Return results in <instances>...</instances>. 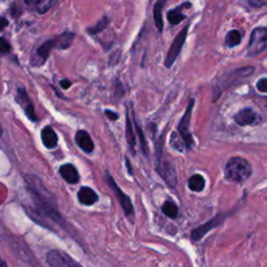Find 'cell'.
<instances>
[{"instance_id":"obj_2","label":"cell","mask_w":267,"mask_h":267,"mask_svg":"<svg viewBox=\"0 0 267 267\" xmlns=\"http://www.w3.org/2000/svg\"><path fill=\"white\" fill-rule=\"evenodd\" d=\"M252 176V166L248 160L240 157L231 158L226 168H224V177L235 184H241L248 180Z\"/></svg>"},{"instance_id":"obj_33","label":"cell","mask_w":267,"mask_h":267,"mask_svg":"<svg viewBox=\"0 0 267 267\" xmlns=\"http://www.w3.org/2000/svg\"><path fill=\"white\" fill-rule=\"evenodd\" d=\"M71 85H72V83H71L69 80H67V79L62 80V81L60 82V86H61L64 90L69 89V88L71 87Z\"/></svg>"},{"instance_id":"obj_38","label":"cell","mask_w":267,"mask_h":267,"mask_svg":"<svg viewBox=\"0 0 267 267\" xmlns=\"http://www.w3.org/2000/svg\"><path fill=\"white\" fill-rule=\"evenodd\" d=\"M1 135H2V126L0 124V137H1Z\"/></svg>"},{"instance_id":"obj_17","label":"cell","mask_w":267,"mask_h":267,"mask_svg":"<svg viewBox=\"0 0 267 267\" xmlns=\"http://www.w3.org/2000/svg\"><path fill=\"white\" fill-rule=\"evenodd\" d=\"M41 139L44 146L48 149L55 148L58 145V135L51 126H46L41 132Z\"/></svg>"},{"instance_id":"obj_5","label":"cell","mask_w":267,"mask_h":267,"mask_svg":"<svg viewBox=\"0 0 267 267\" xmlns=\"http://www.w3.org/2000/svg\"><path fill=\"white\" fill-rule=\"evenodd\" d=\"M267 48V27L261 26L252 31L248 46V56L256 57Z\"/></svg>"},{"instance_id":"obj_28","label":"cell","mask_w":267,"mask_h":267,"mask_svg":"<svg viewBox=\"0 0 267 267\" xmlns=\"http://www.w3.org/2000/svg\"><path fill=\"white\" fill-rule=\"evenodd\" d=\"M12 50V46L8 43V41L4 38H0V55H7Z\"/></svg>"},{"instance_id":"obj_15","label":"cell","mask_w":267,"mask_h":267,"mask_svg":"<svg viewBox=\"0 0 267 267\" xmlns=\"http://www.w3.org/2000/svg\"><path fill=\"white\" fill-rule=\"evenodd\" d=\"M76 142L83 152L90 154L94 151V143L91 136L86 131H79L76 135Z\"/></svg>"},{"instance_id":"obj_8","label":"cell","mask_w":267,"mask_h":267,"mask_svg":"<svg viewBox=\"0 0 267 267\" xmlns=\"http://www.w3.org/2000/svg\"><path fill=\"white\" fill-rule=\"evenodd\" d=\"M56 47H59L58 37L55 39H50V40L45 41L43 44L37 48L34 55L31 56V60H30L31 65H33L34 67H40L43 65V64L47 61L51 50Z\"/></svg>"},{"instance_id":"obj_29","label":"cell","mask_w":267,"mask_h":267,"mask_svg":"<svg viewBox=\"0 0 267 267\" xmlns=\"http://www.w3.org/2000/svg\"><path fill=\"white\" fill-rule=\"evenodd\" d=\"M257 89H258L260 92L267 93V78L260 79V80L257 82Z\"/></svg>"},{"instance_id":"obj_32","label":"cell","mask_w":267,"mask_h":267,"mask_svg":"<svg viewBox=\"0 0 267 267\" xmlns=\"http://www.w3.org/2000/svg\"><path fill=\"white\" fill-rule=\"evenodd\" d=\"M104 114L110 120H117L119 118V115L117 113H115V112H113V111H111V110H105Z\"/></svg>"},{"instance_id":"obj_19","label":"cell","mask_w":267,"mask_h":267,"mask_svg":"<svg viewBox=\"0 0 267 267\" xmlns=\"http://www.w3.org/2000/svg\"><path fill=\"white\" fill-rule=\"evenodd\" d=\"M206 180L201 175H193L188 180V187L194 192H201L205 189Z\"/></svg>"},{"instance_id":"obj_1","label":"cell","mask_w":267,"mask_h":267,"mask_svg":"<svg viewBox=\"0 0 267 267\" xmlns=\"http://www.w3.org/2000/svg\"><path fill=\"white\" fill-rule=\"evenodd\" d=\"M24 179L34 200L35 215L58 224H63V218L58 211L56 198L43 185L42 180L36 176H26Z\"/></svg>"},{"instance_id":"obj_36","label":"cell","mask_w":267,"mask_h":267,"mask_svg":"<svg viewBox=\"0 0 267 267\" xmlns=\"http://www.w3.org/2000/svg\"><path fill=\"white\" fill-rule=\"evenodd\" d=\"M125 162H126L127 169H129V173H130L131 175H133V169H132V167H131V163H130V161H129V158H127V157H125Z\"/></svg>"},{"instance_id":"obj_4","label":"cell","mask_w":267,"mask_h":267,"mask_svg":"<svg viewBox=\"0 0 267 267\" xmlns=\"http://www.w3.org/2000/svg\"><path fill=\"white\" fill-rule=\"evenodd\" d=\"M104 180H105V183L108 184V186L113 190V192H115V195L117 196V198H118V200L120 202V206L124 212V214L126 215V217L129 218L132 222H134L135 210H134V206H133V202H132L131 198L124 193V192L119 188L118 185H117L114 178L110 175V173H108V172L105 173Z\"/></svg>"},{"instance_id":"obj_11","label":"cell","mask_w":267,"mask_h":267,"mask_svg":"<svg viewBox=\"0 0 267 267\" xmlns=\"http://www.w3.org/2000/svg\"><path fill=\"white\" fill-rule=\"evenodd\" d=\"M234 119L238 125H241V126L256 125L261 122V117L253 109H250V108H245L239 111L236 115H235Z\"/></svg>"},{"instance_id":"obj_13","label":"cell","mask_w":267,"mask_h":267,"mask_svg":"<svg viewBox=\"0 0 267 267\" xmlns=\"http://www.w3.org/2000/svg\"><path fill=\"white\" fill-rule=\"evenodd\" d=\"M191 6H192V3L189 1H186V2H183L181 4H179L178 6L168 10L167 19L169 21V23L173 24V25L179 24L181 21L186 19V16L183 14V9L190 8Z\"/></svg>"},{"instance_id":"obj_23","label":"cell","mask_w":267,"mask_h":267,"mask_svg":"<svg viewBox=\"0 0 267 267\" xmlns=\"http://www.w3.org/2000/svg\"><path fill=\"white\" fill-rule=\"evenodd\" d=\"M162 212L169 218H177L178 214V209L174 201L167 200L162 206Z\"/></svg>"},{"instance_id":"obj_22","label":"cell","mask_w":267,"mask_h":267,"mask_svg":"<svg viewBox=\"0 0 267 267\" xmlns=\"http://www.w3.org/2000/svg\"><path fill=\"white\" fill-rule=\"evenodd\" d=\"M109 23H110L109 18L106 17V16H103L100 20L97 21V23H96L94 26L87 28V31H88V33L90 35H92V36L98 35L99 33H101L102 30H104L106 27H108Z\"/></svg>"},{"instance_id":"obj_35","label":"cell","mask_w":267,"mask_h":267,"mask_svg":"<svg viewBox=\"0 0 267 267\" xmlns=\"http://www.w3.org/2000/svg\"><path fill=\"white\" fill-rule=\"evenodd\" d=\"M8 25V20L4 17H0V31Z\"/></svg>"},{"instance_id":"obj_7","label":"cell","mask_w":267,"mask_h":267,"mask_svg":"<svg viewBox=\"0 0 267 267\" xmlns=\"http://www.w3.org/2000/svg\"><path fill=\"white\" fill-rule=\"evenodd\" d=\"M189 26H190V24H187L175 38L172 46H170V48L168 50L166 59H165V67L166 68H172L175 62L177 61L178 55L181 51V48H183L185 42H186Z\"/></svg>"},{"instance_id":"obj_25","label":"cell","mask_w":267,"mask_h":267,"mask_svg":"<svg viewBox=\"0 0 267 267\" xmlns=\"http://www.w3.org/2000/svg\"><path fill=\"white\" fill-rule=\"evenodd\" d=\"M170 145H172L175 149H177L178 152H184V149L187 148L183 138L176 132H174L172 134V137H170Z\"/></svg>"},{"instance_id":"obj_21","label":"cell","mask_w":267,"mask_h":267,"mask_svg":"<svg viewBox=\"0 0 267 267\" xmlns=\"http://www.w3.org/2000/svg\"><path fill=\"white\" fill-rule=\"evenodd\" d=\"M241 33L237 29H232L226 36V45L229 48H233L235 46H238L241 43Z\"/></svg>"},{"instance_id":"obj_24","label":"cell","mask_w":267,"mask_h":267,"mask_svg":"<svg viewBox=\"0 0 267 267\" xmlns=\"http://www.w3.org/2000/svg\"><path fill=\"white\" fill-rule=\"evenodd\" d=\"M74 35L71 31H65V33H63L62 35H60L58 37V41H59V48L61 49H66L68 47H70L72 41L74 39Z\"/></svg>"},{"instance_id":"obj_12","label":"cell","mask_w":267,"mask_h":267,"mask_svg":"<svg viewBox=\"0 0 267 267\" xmlns=\"http://www.w3.org/2000/svg\"><path fill=\"white\" fill-rule=\"evenodd\" d=\"M223 219H224L223 215H217L214 218H212L210 221H208L207 223L202 224V226L196 228L195 230H193L191 233L192 240L198 241V240L202 239L206 236V234H208L209 231L213 230L214 228L218 227L219 224H221L223 222Z\"/></svg>"},{"instance_id":"obj_30","label":"cell","mask_w":267,"mask_h":267,"mask_svg":"<svg viewBox=\"0 0 267 267\" xmlns=\"http://www.w3.org/2000/svg\"><path fill=\"white\" fill-rule=\"evenodd\" d=\"M21 12H22V10H21L20 7H18L16 2H13L12 4H10V14H12L13 17L18 18L21 14H22Z\"/></svg>"},{"instance_id":"obj_6","label":"cell","mask_w":267,"mask_h":267,"mask_svg":"<svg viewBox=\"0 0 267 267\" xmlns=\"http://www.w3.org/2000/svg\"><path fill=\"white\" fill-rule=\"evenodd\" d=\"M194 106V99H190L189 105L187 106V110L184 114V116L181 117V119L178 125V131L180 135V137L183 138V140L186 144L187 149H191L194 146V140L192 134L190 132V121H191V116H192V110H193Z\"/></svg>"},{"instance_id":"obj_20","label":"cell","mask_w":267,"mask_h":267,"mask_svg":"<svg viewBox=\"0 0 267 267\" xmlns=\"http://www.w3.org/2000/svg\"><path fill=\"white\" fill-rule=\"evenodd\" d=\"M125 134H126V140L127 144L131 147V151L133 154H135V146H136V138L133 132V126L132 122L130 119V114H129V109L126 111V126H125Z\"/></svg>"},{"instance_id":"obj_3","label":"cell","mask_w":267,"mask_h":267,"mask_svg":"<svg viewBox=\"0 0 267 267\" xmlns=\"http://www.w3.org/2000/svg\"><path fill=\"white\" fill-rule=\"evenodd\" d=\"M162 149V139L159 142V146L157 148V170L159 175L165 180V183L170 187L175 189L178 183V177L175 165L165 159L163 156Z\"/></svg>"},{"instance_id":"obj_27","label":"cell","mask_w":267,"mask_h":267,"mask_svg":"<svg viewBox=\"0 0 267 267\" xmlns=\"http://www.w3.org/2000/svg\"><path fill=\"white\" fill-rule=\"evenodd\" d=\"M52 4H53V0H42L41 3L36 7V9L39 14H44L48 12L49 8L52 6Z\"/></svg>"},{"instance_id":"obj_14","label":"cell","mask_w":267,"mask_h":267,"mask_svg":"<svg viewBox=\"0 0 267 267\" xmlns=\"http://www.w3.org/2000/svg\"><path fill=\"white\" fill-rule=\"evenodd\" d=\"M79 201L84 206H92L98 200V195L90 187H82L78 192Z\"/></svg>"},{"instance_id":"obj_26","label":"cell","mask_w":267,"mask_h":267,"mask_svg":"<svg viewBox=\"0 0 267 267\" xmlns=\"http://www.w3.org/2000/svg\"><path fill=\"white\" fill-rule=\"evenodd\" d=\"M135 125H136V131L138 133L139 141H140V147L142 149V153L144 154V156H148V147H147V143H146V139L144 137L142 129L140 127V125H139V123L136 119H135Z\"/></svg>"},{"instance_id":"obj_34","label":"cell","mask_w":267,"mask_h":267,"mask_svg":"<svg viewBox=\"0 0 267 267\" xmlns=\"http://www.w3.org/2000/svg\"><path fill=\"white\" fill-rule=\"evenodd\" d=\"M41 1L42 0H24L25 4L31 7H37L41 3Z\"/></svg>"},{"instance_id":"obj_10","label":"cell","mask_w":267,"mask_h":267,"mask_svg":"<svg viewBox=\"0 0 267 267\" xmlns=\"http://www.w3.org/2000/svg\"><path fill=\"white\" fill-rule=\"evenodd\" d=\"M16 99H17L18 103L23 108L24 113L27 116V118L29 120H31V121H36L37 120V115H36V112H35V106H34L33 102L30 101V98L28 97V95H27L26 90L24 89V87L18 88Z\"/></svg>"},{"instance_id":"obj_18","label":"cell","mask_w":267,"mask_h":267,"mask_svg":"<svg viewBox=\"0 0 267 267\" xmlns=\"http://www.w3.org/2000/svg\"><path fill=\"white\" fill-rule=\"evenodd\" d=\"M166 2V0H158L154 6V20H155V24L158 28L160 33L163 31L164 23H163V17H162V12H163V7Z\"/></svg>"},{"instance_id":"obj_37","label":"cell","mask_w":267,"mask_h":267,"mask_svg":"<svg viewBox=\"0 0 267 267\" xmlns=\"http://www.w3.org/2000/svg\"><path fill=\"white\" fill-rule=\"evenodd\" d=\"M7 264L3 261V260H1V259H0V267H5Z\"/></svg>"},{"instance_id":"obj_16","label":"cell","mask_w":267,"mask_h":267,"mask_svg":"<svg viewBox=\"0 0 267 267\" xmlns=\"http://www.w3.org/2000/svg\"><path fill=\"white\" fill-rule=\"evenodd\" d=\"M60 175L69 184H77L80 180L78 169L72 164H64L60 167Z\"/></svg>"},{"instance_id":"obj_9","label":"cell","mask_w":267,"mask_h":267,"mask_svg":"<svg viewBox=\"0 0 267 267\" xmlns=\"http://www.w3.org/2000/svg\"><path fill=\"white\" fill-rule=\"evenodd\" d=\"M47 263L53 267H73L81 266V264L74 261L70 256L60 251H50L47 254Z\"/></svg>"},{"instance_id":"obj_31","label":"cell","mask_w":267,"mask_h":267,"mask_svg":"<svg viewBox=\"0 0 267 267\" xmlns=\"http://www.w3.org/2000/svg\"><path fill=\"white\" fill-rule=\"evenodd\" d=\"M248 2L253 7H262L267 4V0H248Z\"/></svg>"}]
</instances>
